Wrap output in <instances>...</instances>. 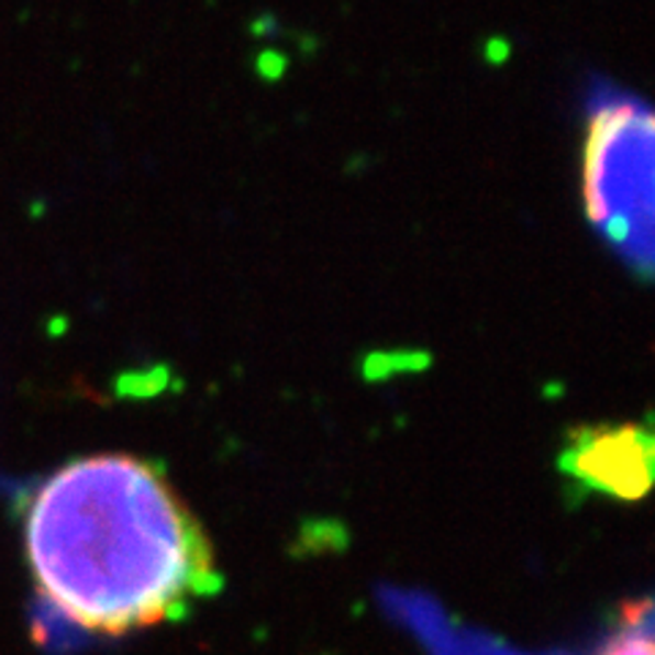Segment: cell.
Returning <instances> with one entry per match:
<instances>
[{"instance_id":"cell-3","label":"cell","mask_w":655,"mask_h":655,"mask_svg":"<svg viewBox=\"0 0 655 655\" xmlns=\"http://www.w3.org/2000/svg\"><path fill=\"white\" fill-rule=\"evenodd\" d=\"M557 467L574 487L618 502H636L655 487V415L592 423L566 434Z\"/></svg>"},{"instance_id":"cell-4","label":"cell","mask_w":655,"mask_h":655,"mask_svg":"<svg viewBox=\"0 0 655 655\" xmlns=\"http://www.w3.org/2000/svg\"><path fill=\"white\" fill-rule=\"evenodd\" d=\"M601 655H655V636L629 634L614 640Z\"/></svg>"},{"instance_id":"cell-1","label":"cell","mask_w":655,"mask_h":655,"mask_svg":"<svg viewBox=\"0 0 655 655\" xmlns=\"http://www.w3.org/2000/svg\"><path fill=\"white\" fill-rule=\"evenodd\" d=\"M25 560L44 603L99 636L154 629L222 587L200 519L159 467L129 454L82 456L36 489Z\"/></svg>"},{"instance_id":"cell-2","label":"cell","mask_w":655,"mask_h":655,"mask_svg":"<svg viewBox=\"0 0 655 655\" xmlns=\"http://www.w3.org/2000/svg\"><path fill=\"white\" fill-rule=\"evenodd\" d=\"M581 200L620 263L655 281V107L607 77L585 88Z\"/></svg>"}]
</instances>
